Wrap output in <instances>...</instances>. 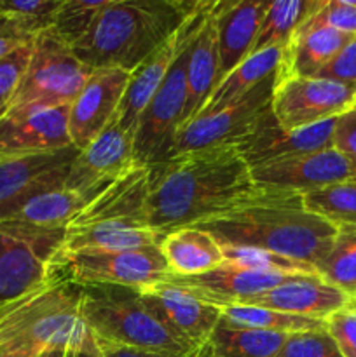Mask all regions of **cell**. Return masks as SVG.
<instances>
[{
    "label": "cell",
    "mask_w": 356,
    "mask_h": 357,
    "mask_svg": "<svg viewBox=\"0 0 356 357\" xmlns=\"http://www.w3.org/2000/svg\"><path fill=\"white\" fill-rule=\"evenodd\" d=\"M161 236L147 225L126 220H107L89 225L70 227L59 251H124L159 246Z\"/></svg>",
    "instance_id": "obj_28"
},
{
    "label": "cell",
    "mask_w": 356,
    "mask_h": 357,
    "mask_svg": "<svg viewBox=\"0 0 356 357\" xmlns=\"http://www.w3.org/2000/svg\"><path fill=\"white\" fill-rule=\"evenodd\" d=\"M65 232L0 222V307L54 278L52 261L63 248Z\"/></svg>",
    "instance_id": "obj_8"
},
{
    "label": "cell",
    "mask_w": 356,
    "mask_h": 357,
    "mask_svg": "<svg viewBox=\"0 0 356 357\" xmlns=\"http://www.w3.org/2000/svg\"><path fill=\"white\" fill-rule=\"evenodd\" d=\"M138 167L133 152V136L119 124L117 114L107 128L79 150L70 164L65 187L93 201L114 181Z\"/></svg>",
    "instance_id": "obj_13"
},
{
    "label": "cell",
    "mask_w": 356,
    "mask_h": 357,
    "mask_svg": "<svg viewBox=\"0 0 356 357\" xmlns=\"http://www.w3.org/2000/svg\"><path fill=\"white\" fill-rule=\"evenodd\" d=\"M250 171L257 188L300 195L346 180H356V162L334 146L255 164L250 166Z\"/></svg>",
    "instance_id": "obj_12"
},
{
    "label": "cell",
    "mask_w": 356,
    "mask_h": 357,
    "mask_svg": "<svg viewBox=\"0 0 356 357\" xmlns=\"http://www.w3.org/2000/svg\"><path fill=\"white\" fill-rule=\"evenodd\" d=\"M320 6L321 0L269 2L251 54L269 47H278V45L286 47L297 30L316 13Z\"/></svg>",
    "instance_id": "obj_31"
},
{
    "label": "cell",
    "mask_w": 356,
    "mask_h": 357,
    "mask_svg": "<svg viewBox=\"0 0 356 357\" xmlns=\"http://www.w3.org/2000/svg\"><path fill=\"white\" fill-rule=\"evenodd\" d=\"M351 38V35L330 26L306 21L285 47V59L278 75L283 79L318 77Z\"/></svg>",
    "instance_id": "obj_25"
},
{
    "label": "cell",
    "mask_w": 356,
    "mask_h": 357,
    "mask_svg": "<svg viewBox=\"0 0 356 357\" xmlns=\"http://www.w3.org/2000/svg\"><path fill=\"white\" fill-rule=\"evenodd\" d=\"M93 70L51 28L34 38L31 56L13 107H70Z\"/></svg>",
    "instance_id": "obj_7"
},
{
    "label": "cell",
    "mask_w": 356,
    "mask_h": 357,
    "mask_svg": "<svg viewBox=\"0 0 356 357\" xmlns=\"http://www.w3.org/2000/svg\"><path fill=\"white\" fill-rule=\"evenodd\" d=\"M356 105V89L323 77H279L271 110L283 129H302L339 117Z\"/></svg>",
    "instance_id": "obj_11"
},
{
    "label": "cell",
    "mask_w": 356,
    "mask_h": 357,
    "mask_svg": "<svg viewBox=\"0 0 356 357\" xmlns=\"http://www.w3.org/2000/svg\"><path fill=\"white\" fill-rule=\"evenodd\" d=\"M143 302L178 337L201 349L220 323V307L198 298L170 279L140 289Z\"/></svg>",
    "instance_id": "obj_17"
},
{
    "label": "cell",
    "mask_w": 356,
    "mask_h": 357,
    "mask_svg": "<svg viewBox=\"0 0 356 357\" xmlns=\"http://www.w3.org/2000/svg\"><path fill=\"white\" fill-rule=\"evenodd\" d=\"M61 0H0V14L23 21L35 33L51 28Z\"/></svg>",
    "instance_id": "obj_38"
},
{
    "label": "cell",
    "mask_w": 356,
    "mask_h": 357,
    "mask_svg": "<svg viewBox=\"0 0 356 357\" xmlns=\"http://www.w3.org/2000/svg\"><path fill=\"white\" fill-rule=\"evenodd\" d=\"M215 7V3H213ZM213 7L201 20L187 58V103H185L184 121L187 124L202 112L209 96L220 82V54L216 24L213 17Z\"/></svg>",
    "instance_id": "obj_23"
},
{
    "label": "cell",
    "mask_w": 356,
    "mask_h": 357,
    "mask_svg": "<svg viewBox=\"0 0 356 357\" xmlns=\"http://www.w3.org/2000/svg\"><path fill=\"white\" fill-rule=\"evenodd\" d=\"M278 357H344L327 328L290 333Z\"/></svg>",
    "instance_id": "obj_37"
},
{
    "label": "cell",
    "mask_w": 356,
    "mask_h": 357,
    "mask_svg": "<svg viewBox=\"0 0 356 357\" xmlns=\"http://www.w3.org/2000/svg\"><path fill=\"white\" fill-rule=\"evenodd\" d=\"M223 251L227 265L248 271L258 272H274V274H318L313 265L302 264V261L292 260V258L281 257L272 251L262 250L253 246H232V244H220Z\"/></svg>",
    "instance_id": "obj_35"
},
{
    "label": "cell",
    "mask_w": 356,
    "mask_h": 357,
    "mask_svg": "<svg viewBox=\"0 0 356 357\" xmlns=\"http://www.w3.org/2000/svg\"><path fill=\"white\" fill-rule=\"evenodd\" d=\"M194 227L212 234L220 244L262 248L314 268L339 234L335 227L304 206L300 194L269 188H255Z\"/></svg>",
    "instance_id": "obj_2"
},
{
    "label": "cell",
    "mask_w": 356,
    "mask_h": 357,
    "mask_svg": "<svg viewBox=\"0 0 356 357\" xmlns=\"http://www.w3.org/2000/svg\"><path fill=\"white\" fill-rule=\"evenodd\" d=\"M269 0H220L213 7L220 54V80L253 51Z\"/></svg>",
    "instance_id": "obj_20"
},
{
    "label": "cell",
    "mask_w": 356,
    "mask_h": 357,
    "mask_svg": "<svg viewBox=\"0 0 356 357\" xmlns=\"http://www.w3.org/2000/svg\"><path fill=\"white\" fill-rule=\"evenodd\" d=\"M82 286L58 275L28 295L0 307V356H40L49 349H70L87 335L80 312Z\"/></svg>",
    "instance_id": "obj_4"
},
{
    "label": "cell",
    "mask_w": 356,
    "mask_h": 357,
    "mask_svg": "<svg viewBox=\"0 0 356 357\" xmlns=\"http://www.w3.org/2000/svg\"><path fill=\"white\" fill-rule=\"evenodd\" d=\"M325 328L344 357H356V300L325 319Z\"/></svg>",
    "instance_id": "obj_41"
},
{
    "label": "cell",
    "mask_w": 356,
    "mask_h": 357,
    "mask_svg": "<svg viewBox=\"0 0 356 357\" xmlns=\"http://www.w3.org/2000/svg\"><path fill=\"white\" fill-rule=\"evenodd\" d=\"M351 302H355L351 296L332 286L321 275L299 274L262 295L241 300L237 305L264 307L276 312L325 321Z\"/></svg>",
    "instance_id": "obj_18"
},
{
    "label": "cell",
    "mask_w": 356,
    "mask_h": 357,
    "mask_svg": "<svg viewBox=\"0 0 356 357\" xmlns=\"http://www.w3.org/2000/svg\"><path fill=\"white\" fill-rule=\"evenodd\" d=\"M37 35L38 33H35L23 21L0 14V59L13 54L23 45L31 44Z\"/></svg>",
    "instance_id": "obj_42"
},
{
    "label": "cell",
    "mask_w": 356,
    "mask_h": 357,
    "mask_svg": "<svg viewBox=\"0 0 356 357\" xmlns=\"http://www.w3.org/2000/svg\"><path fill=\"white\" fill-rule=\"evenodd\" d=\"M131 72L122 68L93 70L68 107L70 142L82 150L107 128L117 114Z\"/></svg>",
    "instance_id": "obj_15"
},
{
    "label": "cell",
    "mask_w": 356,
    "mask_h": 357,
    "mask_svg": "<svg viewBox=\"0 0 356 357\" xmlns=\"http://www.w3.org/2000/svg\"><path fill=\"white\" fill-rule=\"evenodd\" d=\"M188 20L185 21L184 26L170 40L164 42L157 51H154L145 61L140 63L131 72L128 86H126L124 94H122L121 105H119L117 119L119 124L133 136V139H135L136 126H138L143 110L150 103L154 94L157 93V89L163 84L164 77L168 75V70L173 65L175 58H177L178 49H180L185 37V31H187Z\"/></svg>",
    "instance_id": "obj_22"
},
{
    "label": "cell",
    "mask_w": 356,
    "mask_h": 357,
    "mask_svg": "<svg viewBox=\"0 0 356 357\" xmlns=\"http://www.w3.org/2000/svg\"><path fill=\"white\" fill-rule=\"evenodd\" d=\"M283 59H285V47L283 45L250 54L232 72H229L220 80L201 114H212V112L220 110L237 98L250 93L258 84L267 80L269 77L276 75L281 70Z\"/></svg>",
    "instance_id": "obj_29"
},
{
    "label": "cell",
    "mask_w": 356,
    "mask_h": 357,
    "mask_svg": "<svg viewBox=\"0 0 356 357\" xmlns=\"http://www.w3.org/2000/svg\"><path fill=\"white\" fill-rule=\"evenodd\" d=\"M202 6L178 0H108L72 49L91 70L133 72Z\"/></svg>",
    "instance_id": "obj_3"
},
{
    "label": "cell",
    "mask_w": 356,
    "mask_h": 357,
    "mask_svg": "<svg viewBox=\"0 0 356 357\" xmlns=\"http://www.w3.org/2000/svg\"><path fill=\"white\" fill-rule=\"evenodd\" d=\"M66 349H49V351L42 352L38 357H65Z\"/></svg>",
    "instance_id": "obj_47"
},
{
    "label": "cell",
    "mask_w": 356,
    "mask_h": 357,
    "mask_svg": "<svg viewBox=\"0 0 356 357\" xmlns=\"http://www.w3.org/2000/svg\"><path fill=\"white\" fill-rule=\"evenodd\" d=\"M63 271L80 286H122L143 289L166 281L170 267L159 246L124 251H59L52 272Z\"/></svg>",
    "instance_id": "obj_9"
},
{
    "label": "cell",
    "mask_w": 356,
    "mask_h": 357,
    "mask_svg": "<svg viewBox=\"0 0 356 357\" xmlns=\"http://www.w3.org/2000/svg\"><path fill=\"white\" fill-rule=\"evenodd\" d=\"M0 357H38V356H34V354H27V352H13V354H3Z\"/></svg>",
    "instance_id": "obj_48"
},
{
    "label": "cell",
    "mask_w": 356,
    "mask_h": 357,
    "mask_svg": "<svg viewBox=\"0 0 356 357\" xmlns=\"http://www.w3.org/2000/svg\"><path fill=\"white\" fill-rule=\"evenodd\" d=\"M351 2H353V3H355V6H356V0H351Z\"/></svg>",
    "instance_id": "obj_50"
},
{
    "label": "cell",
    "mask_w": 356,
    "mask_h": 357,
    "mask_svg": "<svg viewBox=\"0 0 356 357\" xmlns=\"http://www.w3.org/2000/svg\"><path fill=\"white\" fill-rule=\"evenodd\" d=\"M218 307L220 312H222L223 323L236 328L278 331V333L288 335L325 328V321L321 319H311V317L276 312V310L264 309V307L237 305V303H227V305Z\"/></svg>",
    "instance_id": "obj_32"
},
{
    "label": "cell",
    "mask_w": 356,
    "mask_h": 357,
    "mask_svg": "<svg viewBox=\"0 0 356 357\" xmlns=\"http://www.w3.org/2000/svg\"><path fill=\"white\" fill-rule=\"evenodd\" d=\"M316 272L356 300V232H339L328 253L316 265Z\"/></svg>",
    "instance_id": "obj_34"
},
{
    "label": "cell",
    "mask_w": 356,
    "mask_h": 357,
    "mask_svg": "<svg viewBox=\"0 0 356 357\" xmlns=\"http://www.w3.org/2000/svg\"><path fill=\"white\" fill-rule=\"evenodd\" d=\"M149 190V167H135L105 188L91 204L70 223V227L89 225L107 220H126L145 225V202Z\"/></svg>",
    "instance_id": "obj_24"
},
{
    "label": "cell",
    "mask_w": 356,
    "mask_h": 357,
    "mask_svg": "<svg viewBox=\"0 0 356 357\" xmlns=\"http://www.w3.org/2000/svg\"><path fill=\"white\" fill-rule=\"evenodd\" d=\"M334 149L356 162V105L335 119Z\"/></svg>",
    "instance_id": "obj_44"
},
{
    "label": "cell",
    "mask_w": 356,
    "mask_h": 357,
    "mask_svg": "<svg viewBox=\"0 0 356 357\" xmlns=\"http://www.w3.org/2000/svg\"><path fill=\"white\" fill-rule=\"evenodd\" d=\"M236 145L195 150L149 166L145 225L161 237L199 225L255 190Z\"/></svg>",
    "instance_id": "obj_1"
},
{
    "label": "cell",
    "mask_w": 356,
    "mask_h": 357,
    "mask_svg": "<svg viewBox=\"0 0 356 357\" xmlns=\"http://www.w3.org/2000/svg\"><path fill=\"white\" fill-rule=\"evenodd\" d=\"M288 333L250 330L220 323L201 347V357H278Z\"/></svg>",
    "instance_id": "obj_30"
},
{
    "label": "cell",
    "mask_w": 356,
    "mask_h": 357,
    "mask_svg": "<svg viewBox=\"0 0 356 357\" xmlns=\"http://www.w3.org/2000/svg\"><path fill=\"white\" fill-rule=\"evenodd\" d=\"M337 119V117H335ZM335 119L302 129H283L272 115L255 132L237 145L248 166L269 162L281 157L318 152L334 146Z\"/></svg>",
    "instance_id": "obj_19"
},
{
    "label": "cell",
    "mask_w": 356,
    "mask_h": 357,
    "mask_svg": "<svg viewBox=\"0 0 356 357\" xmlns=\"http://www.w3.org/2000/svg\"><path fill=\"white\" fill-rule=\"evenodd\" d=\"M80 312L87 330L105 344L180 356L198 351L156 316L143 302L140 289L82 286Z\"/></svg>",
    "instance_id": "obj_5"
},
{
    "label": "cell",
    "mask_w": 356,
    "mask_h": 357,
    "mask_svg": "<svg viewBox=\"0 0 356 357\" xmlns=\"http://www.w3.org/2000/svg\"><path fill=\"white\" fill-rule=\"evenodd\" d=\"M75 146L0 159V218L30 195L65 185Z\"/></svg>",
    "instance_id": "obj_16"
},
{
    "label": "cell",
    "mask_w": 356,
    "mask_h": 357,
    "mask_svg": "<svg viewBox=\"0 0 356 357\" xmlns=\"http://www.w3.org/2000/svg\"><path fill=\"white\" fill-rule=\"evenodd\" d=\"M65 357H105L103 352H101L100 344L94 338L93 333L87 335L80 344L73 345V347L66 349Z\"/></svg>",
    "instance_id": "obj_46"
},
{
    "label": "cell",
    "mask_w": 356,
    "mask_h": 357,
    "mask_svg": "<svg viewBox=\"0 0 356 357\" xmlns=\"http://www.w3.org/2000/svg\"><path fill=\"white\" fill-rule=\"evenodd\" d=\"M307 21L325 24L341 33L356 35V6L351 0H321V6Z\"/></svg>",
    "instance_id": "obj_40"
},
{
    "label": "cell",
    "mask_w": 356,
    "mask_h": 357,
    "mask_svg": "<svg viewBox=\"0 0 356 357\" xmlns=\"http://www.w3.org/2000/svg\"><path fill=\"white\" fill-rule=\"evenodd\" d=\"M159 250L171 275L177 278L201 275L225 264L218 241L199 227H181L164 234Z\"/></svg>",
    "instance_id": "obj_26"
},
{
    "label": "cell",
    "mask_w": 356,
    "mask_h": 357,
    "mask_svg": "<svg viewBox=\"0 0 356 357\" xmlns=\"http://www.w3.org/2000/svg\"><path fill=\"white\" fill-rule=\"evenodd\" d=\"M318 77L337 80L356 89V35L342 47V51L325 66Z\"/></svg>",
    "instance_id": "obj_43"
},
{
    "label": "cell",
    "mask_w": 356,
    "mask_h": 357,
    "mask_svg": "<svg viewBox=\"0 0 356 357\" xmlns=\"http://www.w3.org/2000/svg\"><path fill=\"white\" fill-rule=\"evenodd\" d=\"M101 352L105 357H188L180 354H170V352H157V351H145V349H133V347H122V345H112L105 344V342L98 340ZM195 352V351H194Z\"/></svg>",
    "instance_id": "obj_45"
},
{
    "label": "cell",
    "mask_w": 356,
    "mask_h": 357,
    "mask_svg": "<svg viewBox=\"0 0 356 357\" xmlns=\"http://www.w3.org/2000/svg\"><path fill=\"white\" fill-rule=\"evenodd\" d=\"M278 73L255 89L212 114H201L181 126L171 157L195 150L239 145L272 117L271 103Z\"/></svg>",
    "instance_id": "obj_10"
},
{
    "label": "cell",
    "mask_w": 356,
    "mask_h": 357,
    "mask_svg": "<svg viewBox=\"0 0 356 357\" xmlns=\"http://www.w3.org/2000/svg\"><path fill=\"white\" fill-rule=\"evenodd\" d=\"M213 3L215 2H205V6L188 20L184 42L178 49L173 65L170 66L163 84L140 117L133 139V152L138 166H154L170 159L173 153L187 103L188 49L199 23L212 10Z\"/></svg>",
    "instance_id": "obj_6"
},
{
    "label": "cell",
    "mask_w": 356,
    "mask_h": 357,
    "mask_svg": "<svg viewBox=\"0 0 356 357\" xmlns=\"http://www.w3.org/2000/svg\"><path fill=\"white\" fill-rule=\"evenodd\" d=\"M68 146V107L10 108L0 119V159Z\"/></svg>",
    "instance_id": "obj_14"
},
{
    "label": "cell",
    "mask_w": 356,
    "mask_h": 357,
    "mask_svg": "<svg viewBox=\"0 0 356 357\" xmlns=\"http://www.w3.org/2000/svg\"><path fill=\"white\" fill-rule=\"evenodd\" d=\"M311 213L330 223L339 232H356V180L328 185L302 195Z\"/></svg>",
    "instance_id": "obj_33"
},
{
    "label": "cell",
    "mask_w": 356,
    "mask_h": 357,
    "mask_svg": "<svg viewBox=\"0 0 356 357\" xmlns=\"http://www.w3.org/2000/svg\"><path fill=\"white\" fill-rule=\"evenodd\" d=\"M108 0H61L51 30L66 44L73 45L86 35Z\"/></svg>",
    "instance_id": "obj_36"
},
{
    "label": "cell",
    "mask_w": 356,
    "mask_h": 357,
    "mask_svg": "<svg viewBox=\"0 0 356 357\" xmlns=\"http://www.w3.org/2000/svg\"><path fill=\"white\" fill-rule=\"evenodd\" d=\"M91 204V199L65 185L37 192L14 206L0 218V222H14L37 229L59 230L73 223V220Z\"/></svg>",
    "instance_id": "obj_27"
},
{
    "label": "cell",
    "mask_w": 356,
    "mask_h": 357,
    "mask_svg": "<svg viewBox=\"0 0 356 357\" xmlns=\"http://www.w3.org/2000/svg\"><path fill=\"white\" fill-rule=\"evenodd\" d=\"M31 45H34V42L0 59V119L13 107L14 96H16L17 87H20L24 70L30 61Z\"/></svg>",
    "instance_id": "obj_39"
},
{
    "label": "cell",
    "mask_w": 356,
    "mask_h": 357,
    "mask_svg": "<svg viewBox=\"0 0 356 357\" xmlns=\"http://www.w3.org/2000/svg\"><path fill=\"white\" fill-rule=\"evenodd\" d=\"M290 278L292 275L288 274L248 271V268L223 264L222 267L201 275H192V278L170 275L168 279L175 284L185 288L187 291H191L198 298L218 307L262 295V293L283 284Z\"/></svg>",
    "instance_id": "obj_21"
},
{
    "label": "cell",
    "mask_w": 356,
    "mask_h": 357,
    "mask_svg": "<svg viewBox=\"0 0 356 357\" xmlns=\"http://www.w3.org/2000/svg\"><path fill=\"white\" fill-rule=\"evenodd\" d=\"M188 357H201V349H198V351H195V352H192V354L188 356Z\"/></svg>",
    "instance_id": "obj_49"
}]
</instances>
